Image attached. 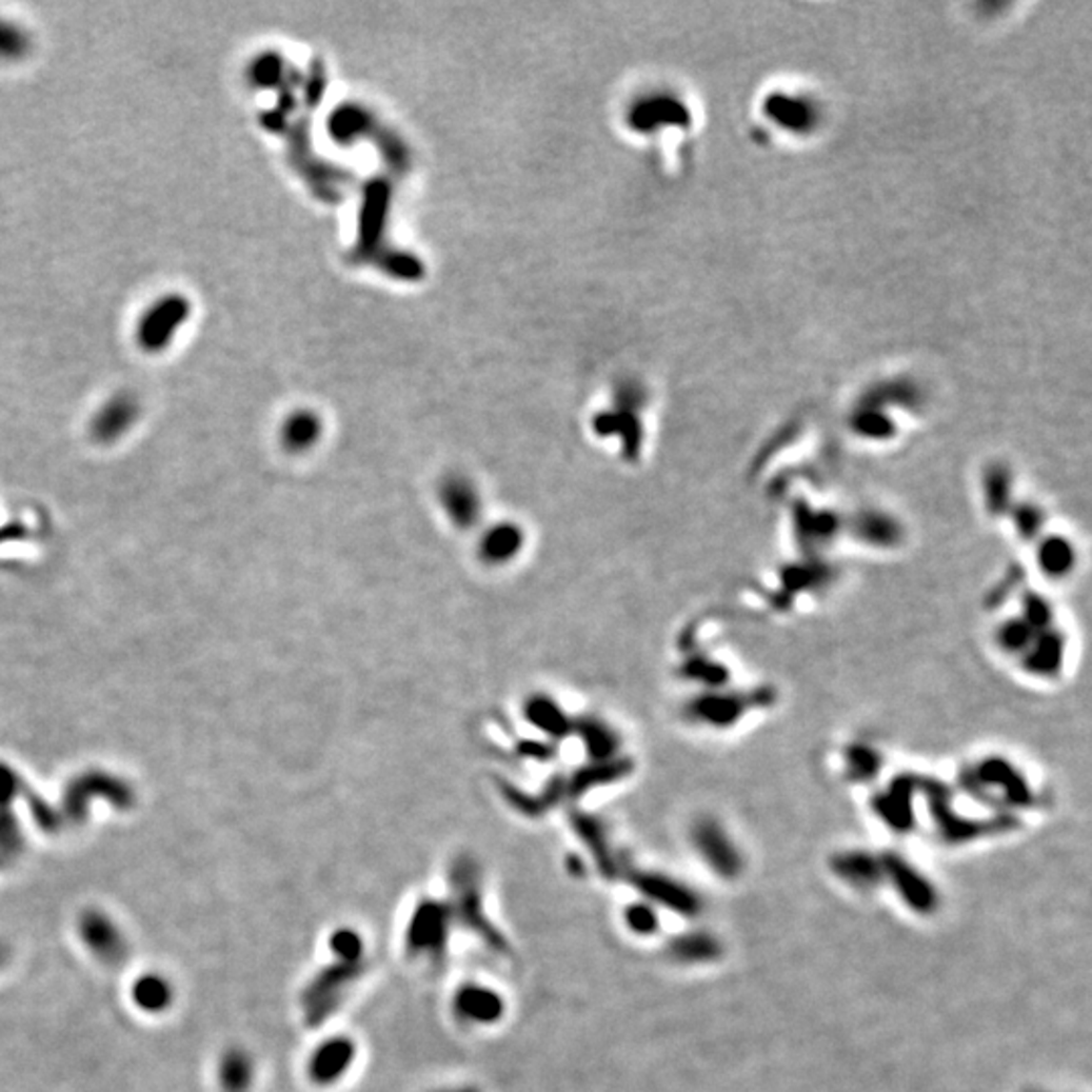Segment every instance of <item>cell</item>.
Returning <instances> with one entry per match:
<instances>
[{
	"label": "cell",
	"instance_id": "6da1fadb",
	"mask_svg": "<svg viewBox=\"0 0 1092 1092\" xmlns=\"http://www.w3.org/2000/svg\"><path fill=\"white\" fill-rule=\"evenodd\" d=\"M959 789L967 797L997 815H1014L1038 803V791L1030 775L1014 759L990 753L969 762L959 773Z\"/></svg>",
	"mask_w": 1092,
	"mask_h": 1092
},
{
	"label": "cell",
	"instance_id": "7a4b0ae2",
	"mask_svg": "<svg viewBox=\"0 0 1092 1092\" xmlns=\"http://www.w3.org/2000/svg\"><path fill=\"white\" fill-rule=\"evenodd\" d=\"M920 801L945 846H964L975 839L1004 836L1017 826L1014 815L973 817L959 812L957 791L935 777H920Z\"/></svg>",
	"mask_w": 1092,
	"mask_h": 1092
},
{
	"label": "cell",
	"instance_id": "3957f363",
	"mask_svg": "<svg viewBox=\"0 0 1092 1092\" xmlns=\"http://www.w3.org/2000/svg\"><path fill=\"white\" fill-rule=\"evenodd\" d=\"M777 700L771 687L702 690L687 704V716L711 731H733L757 712L769 711Z\"/></svg>",
	"mask_w": 1092,
	"mask_h": 1092
},
{
	"label": "cell",
	"instance_id": "277c9868",
	"mask_svg": "<svg viewBox=\"0 0 1092 1092\" xmlns=\"http://www.w3.org/2000/svg\"><path fill=\"white\" fill-rule=\"evenodd\" d=\"M692 846L700 860L711 868L712 872L722 880H737L744 872V854L727 830L722 821L716 817H700L692 826Z\"/></svg>",
	"mask_w": 1092,
	"mask_h": 1092
},
{
	"label": "cell",
	"instance_id": "5b68a950",
	"mask_svg": "<svg viewBox=\"0 0 1092 1092\" xmlns=\"http://www.w3.org/2000/svg\"><path fill=\"white\" fill-rule=\"evenodd\" d=\"M885 885H890L902 905L915 915L931 916L939 911L937 887L920 872L915 863L898 852H882Z\"/></svg>",
	"mask_w": 1092,
	"mask_h": 1092
},
{
	"label": "cell",
	"instance_id": "8992f818",
	"mask_svg": "<svg viewBox=\"0 0 1092 1092\" xmlns=\"http://www.w3.org/2000/svg\"><path fill=\"white\" fill-rule=\"evenodd\" d=\"M916 799H920V775L900 773L872 797V813L894 834H909L916 826Z\"/></svg>",
	"mask_w": 1092,
	"mask_h": 1092
},
{
	"label": "cell",
	"instance_id": "52a82bcc",
	"mask_svg": "<svg viewBox=\"0 0 1092 1092\" xmlns=\"http://www.w3.org/2000/svg\"><path fill=\"white\" fill-rule=\"evenodd\" d=\"M843 533L874 553H892L907 540L905 522L894 512L880 507H863L854 512L846 518Z\"/></svg>",
	"mask_w": 1092,
	"mask_h": 1092
},
{
	"label": "cell",
	"instance_id": "ba28073f",
	"mask_svg": "<svg viewBox=\"0 0 1092 1092\" xmlns=\"http://www.w3.org/2000/svg\"><path fill=\"white\" fill-rule=\"evenodd\" d=\"M1070 654L1068 634L1058 626L1040 632L1026 650V654L1017 660V668L1030 680L1054 682L1063 676Z\"/></svg>",
	"mask_w": 1092,
	"mask_h": 1092
},
{
	"label": "cell",
	"instance_id": "9c48e42d",
	"mask_svg": "<svg viewBox=\"0 0 1092 1092\" xmlns=\"http://www.w3.org/2000/svg\"><path fill=\"white\" fill-rule=\"evenodd\" d=\"M843 527L846 518L836 510L813 509L806 502H799L791 514L793 536L808 557H819L843 533Z\"/></svg>",
	"mask_w": 1092,
	"mask_h": 1092
},
{
	"label": "cell",
	"instance_id": "30bf717a",
	"mask_svg": "<svg viewBox=\"0 0 1092 1092\" xmlns=\"http://www.w3.org/2000/svg\"><path fill=\"white\" fill-rule=\"evenodd\" d=\"M188 316L191 302L182 296H166L158 300L140 320L136 334L138 344L148 353H158L166 349Z\"/></svg>",
	"mask_w": 1092,
	"mask_h": 1092
},
{
	"label": "cell",
	"instance_id": "8fae6325",
	"mask_svg": "<svg viewBox=\"0 0 1092 1092\" xmlns=\"http://www.w3.org/2000/svg\"><path fill=\"white\" fill-rule=\"evenodd\" d=\"M830 870L839 882L858 892H874L885 885L880 854L862 848H848L832 854Z\"/></svg>",
	"mask_w": 1092,
	"mask_h": 1092
},
{
	"label": "cell",
	"instance_id": "7c38bea8",
	"mask_svg": "<svg viewBox=\"0 0 1092 1092\" xmlns=\"http://www.w3.org/2000/svg\"><path fill=\"white\" fill-rule=\"evenodd\" d=\"M1078 547L1065 533H1046L1034 542V564L1041 577L1050 583H1063L1078 569Z\"/></svg>",
	"mask_w": 1092,
	"mask_h": 1092
},
{
	"label": "cell",
	"instance_id": "4fadbf2b",
	"mask_svg": "<svg viewBox=\"0 0 1092 1092\" xmlns=\"http://www.w3.org/2000/svg\"><path fill=\"white\" fill-rule=\"evenodd\" d=\"M843 779L850 783H872L885 769V753L870 740H850L839 755Z\"/></svg>",
	"mask_w": 1092,
	"mask_h": 1092
},
{
	"label": "cell",
	"instance_id": "5bb4252c",
	"mask_svg": "<svg viewBox=\"0 0 1092 1092\" xmlns=\"http://www.w3.org/2000/svg\"><path fill=\"white\" fill-rule=\"evenodd\" d=\"M1016 500V480L1012 470L999 463L988 468L981 480V504L986 514L993 520H1006Z\"/></svg>",
	"mask_w": 1092,
	"mask_h": 1092
},
{
	"label": "cell",
	"instance_id": "9a60e30c",
	"mask_svg": "<svg viewBox=\"0 0 1092 1092\" xmlns=\"http://www.w3.org/2000/svg\"><path fill=\"white\" fill-rule=\"evenodd\" d=\"M834 581V569L823 562L821 557H808L799 562H791L779 573V587L788 593H819Z\"/></svg>",
	"mask_w": 1092,
	"mask_h": 1092
},
{
	"label": "cell",
	"instance_id": "2e32d148",
	"mask_svg": "<svg viewBox=\"0 0 1092 1092\" xmlns=\"http://www.w3.org/2000/svg\"><path fill=\"white\" fill-rule=\"evenodd\" d=\"M643 889L654 900H660L661 905H666L668 909H674L680 915L696 916L700 915V911H702L700 896L694 890L688 889L672 878L650 876V878H646Z\"/></svg>",
	"mask_w": 1092,
	"mask_h": 1092
},
{
	"label": "cell",
	"instance_id": "e0dca14e",
	"mask_svg": "<svg viewBox=\"0 0 1092 1092\" xmlns=\"http://www.w3.org/2000/svg\"><path fill=\"white\" fill-rule=\"evenodd\" d=\"M1040 634L1036 632L1026 619H1021L1019 615H1010L1006 619H1001L995 630H993V646L995 650L1010 658V660H1019L1026 650L1030 648V643L1034 641V637Z\"/></svg>",
	"mask_w": 1092,
	"mask_h": 1092
},
{
	"label": "cell",
	"instance_id": "ac0fdd59",
	"mask_svg": "<svg viewBox=\"0 0 1092 1092\" xmlns=\"http://www.w3.org/2000/svg\"><path fill=\"white\" fill-rule=\"evenodd\" d=\"M674 959L680 964L700 966V964H712L722 957V942L711 933L696 931L682 935L672 947Z\"/></svg>",
	"mask_w": 1092,
	"mask_h": 1092
},
{
	"label": "cell",
	"instance_id": "d6986e66",
	"mask_svg": "<svg viewBox=\"0 0 1092 1092\" xmlns=\"http://www.w3.org/2000/svg\"><path fill=\"white\" fill-rule=\"evenodd\" d=\"M1006 520H1010L1017 538L1028 544H1034L1041 534L1048 531V512L1044 504L1036 500H1016Z\"/></svg>",
	"mask_w": 1092,
	"mask_h": 1092
},
{
	"label": "cell",
	"instance_id": "ffe728a7",
	"mask_svg": "<svg viewBox=\"0 0 1092 1092\" xmlns=\"http://www.w3.org/2000/svg\"><path fill=\"white\" fill-rule=\"evenodd\" d=\"M1017 601H1019L1017 615L1021 619H1026L1036 632H1046V630L1058 626L1056 605L1040 591L1021 589V593L1017 595Z\"/></svg>",
	"mask_w": 1092,
	"mask_h": 1092
},
{
	"label": "cell",
	"instance_id": "44dd1931",
	"mask_svg": "<svg viewBox=\"0 0 1092 1092\" xmlns=\"http://www.w3.org/2000/svg\"><path fill=\"white\" fill-rule=\"evenodd\" d=\"M26 37L23 31L11 23L0 21V57L2 59H17L26 52Z\"/></svg>",
	"mask_w": 1092,
	"mask_h": 1092
},
{
	"label": "cell",
	"instance_id": "7402d4cb",
	"mask_svg": "<svg viewBox=\"0 0 1092 1092\" xmlns=\"http://www.w3.org/2000/svg\"><path fill=\"white\" fill-rule=\"evenodd\" d=\"M632 925L639 933H648V931H652L656 927V916L650 909H637L634 918H632Z\"/></svg>",
	"mask_w": 1092,
	"mask_h": 1092
}]
</instances>
